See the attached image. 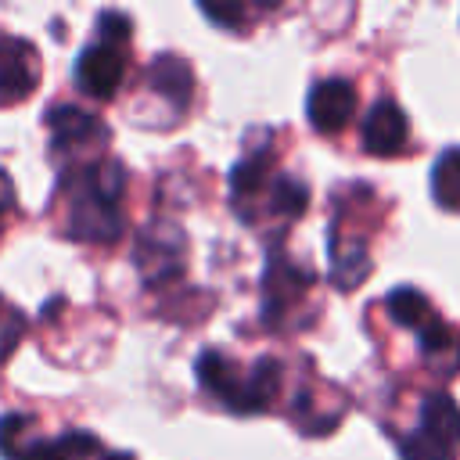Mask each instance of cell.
Wrapping results in <instances>:
<instances>
[{"label": "cell", "mask_w": 460, "mask_h": 460, "mask_svg": "<svg viewBox=\"0 0 460 460\" xmlns=\"http://www.w3.org/2000/svg\"><path fill=\"white\" fill-rule=\"evenodd\" d=\"M460 453V406L446 392H431L420 402L417 428L399 438L402 460H456Z\"/></svg>", "instance_id": "6da1fadb"}, {"label": "cell", "mask_w": 460, "mask_h": 460, "mask_svg": "<svg viewBox=\"0 0 460 460\" xmlns=\"http://www.w3.org/2000/svg\"><path fill=\"white\" fill-rule=\"evenodd\" d=\"M183 255H187V237L169 219H155L137 234L133 259H137L144 284H151V288L176 280L183 273Z\"/></svg>", "instance_id": "7a4b0ae2"}, {"label": "cell", "mask_w": 460, "mask_h": 460, "mask_svg": "<svg viewBox=\"0 0 460 460\" xmlns=\"http://www.w3.org/2000/svg\"><path fill=\"white\" fill-rule=\"evenodd\" d=\"M72 237L79 241H97V244H108L122 234V216H119V201H108L97 194L93 180H90V169H83V190L75 194L72 201Z\"/></svg>", "instance_id": "3957f363"}, {"label": "cell", "mask_w": 460, "mask_h": 460, "mask_svg": "<svg viewBox=\"0 0 460 460\" xmlns=\"http://www.w3.org/2000/svg\"><path fill=\"white\" fill-rule=\"evenodd\" d=\"M356 86L349 79H320L305 97V115L316 133H338L356 115Z\"/></svg>", "instance_id": "277c9868"}, {"label": "cell", "mask_w": 460, "mask_h": 460, "mask_svg": "<svg viewBox=\"0 0 460 460\" xmlns=\"http://www.w3.org/2000/svg\"><path fill=\"white\" fill-rule=\"evenodd\" d=\"M122 72H126V58L111 43H90L75 58V86L93 101L115 97V90L122 86Z\"/></svg>", "instance_id": "5b68a950"}, {"label": "cell", "mask_w": 460, "mask_h": 460, "mask_svg": "<svg viewBox=\"0 0 460 460\" xmlns=\"http://www.w3.org/2000/svg\"><path fill=\"white\" fill-rule=\"evenodd\" d=\"M406 140H410V122H406L402 108L388 97L374 101V108L363 115V151L388 158V155H399L406 147Z\"/></svg>", "instance_id": "8992f818"}, {"label": "cell", "mask_w": 460, "mask_h": 460, "mask_svg": "<svg viewBox=\"0 0 460 460\" xmlns=\"http://www.w3.org/2000/svg\"><path fill=\"white\" fill-rule=\"evenodd\" d=\"M40 54L25 40H0V101L14 104L36 90Z\"/></svg>", "instance_id": "52a82bcc"}, {"label": "cell", "mask_w": 460, "mask_h": 460, "mask_svg": "<svg viewBox=\"0 0 460 460\" xmlns=\"http://www.w3.org/2000/svg\"><path fill=\"white\" fill-rule=\"evenodd\" d=\"M309 284H313V273L309 270H298L295 262L273 259L266 266V277H262V316H266V323H273L284 313V305L291 298H298Z\"/></svg>", "instance_id": "ba28073f"}, {"label": "cell", "mask_w": 460, "mask_h": 460, "mask_svg": "<svg viewBox=\"0 0 460 460\" xmlns=\"http://www.w3.org/2000/svg\"><path fill=\"white\" fill-rule=\"evenodd\" d=\"M417 345H420L424 363H428L435 374H442V377L460 374V331H456V327H449V323H442V320L435 316L431 323H424V327L417 331Z\"/></svg>", "instance_id": "9c48e42d"}, {"label": "cell", "mask_w": 460, "mask_h": 460, "mask_svg": "<svg viewBox=\"0 0 460 460\" xmlns=\"http://www.w3.org/2000/svg\"><path fill=\"white\" fill-rule=\"evenodd\" d=\"M194 374H198V385H201L205 392L219 395V399L237 413V406H241V392H244V377H237L234 363H230L223 352H216V349L201 352V356L194 359Z\"/></svg>", "instance_id": "30bf717a"}, {"label": "cell", "mask_w": 460, "mask_h": 460, "mask_svg": "<svg viewBox=\"0 0 460 460\" xmlns=\"http://www.w3.org/2000/svg\"><path fill=\"white\" fill-rule=\"evenodd\" d=\"M147 83L155 93H162L165 101H172V108H187L190 93H194V75L190 65L180 54H158L147 65Z\"/></svg>", "instance_id": "8fae6325"}, {"label": "cell", "mask_w": 460, "mask_h": 460, "mask_svg": "<svg viewBox=\"0 0 460 460\" xmlns=\"http://www.w3.org/2000/svg\"><path fill=\"white\" fill-rule=\"evenodd\" d=\"M32 428H36L32 417L25 413L0 417V456L4 460H47L50 438H40Z\"/></svg>", "instance_id": "7c38bea8"}, {"label": "cell", "mask_w": 460, "mask_h": 460, "mask_svg": "<svg viewBox=\"0 0 460 460\" xmlns=\"http://www.w3.org/2000/svg\"><path fill=\"white\" fill-rule=\"evenodd\" d=\"M370 277V252L363 241H341L338 234L331 237V284L338 291H356Z\"/></svg>", "instance_id": "4fadbf2b"}, {"label": "cell", "mask_w": 460, "mask_h": 460, "mask_svg": "<svg viewBox=\"0 0 460 460\" xmlns=\"http://www.w3.org/2000/svg\"><path fill=\"white\" fill-rule=\"evenodd\" d=\"M47 126H50V133H54V140H58L61 147H75V144H83V140H90V137L104 140V126H101L90 111H83V108H75V104H58V108H50V111H47Z\"/></svg>", "instance_id": "5bb4252c"}, {"label": "cell", "mask_w": 460, "mask_h": 460, "mask_svg": "<svg viewBox=\"0 0 460 460\" xmlns=\"http://www.w3.org/2000/svg\"><path fill=\"white\" fill-rule=\"evenodd\" d=\"M280 388V363L277 359H259L252 367V374L244 377V392H241V406L237 413H262L270 406V399Z\"/></svg>", "instance_id": "9a60e30c"}, {"label": "cell", "mask_w": 460, "mask_h": 460, "mask_svg": "<svg viewBox=\"0 0 460 460\" xmlns=\"http://www.w3.org/2000/svg\"><path fill=\"white\" fill-rule=\"evenodd\" d=\"M385 309H388V316H392L399 327H410V331H420L424 323H431V320H435V309H431L428 295H424V291H417V288H410V284H402V288L388 291Z\"/></svg>", "instance_id": "2e32d148"}, {"label": "cell", "mask_w": 460, "mask_h": 460, "mask_svg": "<svg viewBox=\"0 0 460 460\" xmlns=\"http://www.w3.org/2000/svg\"><path fill=\"white\" fill-rule=\"evenodd\" d=\"M431 194L442 208L460 212V147H449L438 155L431 169Z\"/></svg>", "instance_id": "e0dca14e"}, {"label": "cell", "mask_w": 460, "mask_h": 460, "mask_svg": "<svg viewBox=\"0 0 460 460\" xmlns=\"http://www.w3.org/2000/svg\"><path fill=\"white\" fill-rule=\"evenodd\" d=\"M270 169H273V151H270V147L244 155V158L230 169V194H234V198H248V194H255V190L266 183Z\"/></svg>", "instance_id": "ac0fdd59"}, {"label": "cell", "mask_w": 460, "mask_h": 460, "mask_svg": "<svg viewBox=\"0 0 460 460\" xmlns=\"http://www.w3.org/2000/svg\"><path fill=\"white\" fill-rule=\"evenodd\" d=\"M270 208L284 219H298L309 208V187L295 176H277L270 187Z\"/></svg>", "instance_id": "d6986e66"}, {"label": "cell", "mask_w": 460, "mask_h": 460, "mask_svg": "<svg viewBox=\"0 0 460 460\" xmlns=\"http://www.w3.org/2000/svg\"><path fill=\"white\" fill-rule=\"evenodd\" d=\"M93 453H101L97 435H90V431H65V435H58L50 442L47 460H90Z\"/></svg>", "instance_id": "ffe728a7"}, {"label": "cell", "mask_w": 460, "mask_h": 460, "mask_svg": "<svg viewBox=\"0 0 460 460\" xmlns=\"http://www.w3.org/2000/svg\"><path fill=\"white\" fill-rule=\"evenodd\" d=\"M97 32H101V43H111V47H115V40L126 43L129 32H133V18H129L126 11H101Z\"/></svg>", "instance_id": "44dd1931"}, {"label": "cell", "mask_w": 460, "mask_h": 460, "mask_svg": "<svg viewBox=\"0 0 460 460\" xmlns=\"http://www.w3.org/2000/svg\"><path fill=\"white\" fill-rule=\"evenodd\" d=\"M22 331H25L22 313H18V309H7V305H4V298H0V359H7V356L14 352V345H18Z\"/></svg>", "instance_id": "7402d4cb"}, {"label": "cell", "mask_w": 460, "mask_h": 460, "mask_svg": "<svg viewBox=\"0 0 460 460\" xmlns=\"http://www.w3.org/2000/svg\"><path fill=\"white\" fill-rule=\"evenodd\" d=\"M201 14L208 18V22H216V25H223V29H241L244 25V4H212V0H205L201 4Z\"/></svg>", "instance_id": "603a6c76"}, {"label": "cell", "mask_w": 460, "mask_h": 460, "mask_svg": "<svg viewBox=\"0 0 460 460\" xmlns=\"http://www.w3.org/2000/svg\"><path fill=\"white\" fill-rule=\"evenodd\" d=\"M11 208H14V183H11V176L0 169V216L11 212Z\"/></svg>", "instance_id": "cb8c5ba5"}, {"label": "cell", "mask_w": 460, "mask_h": 460, "mask_svg": "<svg viewBox=\"0 0 460 460\" xmlns=\"http://www.w3.org/2000/svg\"><path fill=\"white\" fill-rule=\"evenodd\" d=\"M104 460H133L129 453H111V456H104Z\"/></svg>", "instance_id": "d4e9b609"}]
</instances>
